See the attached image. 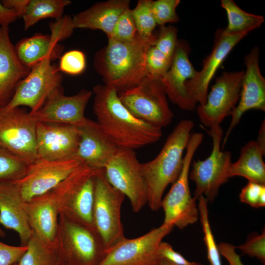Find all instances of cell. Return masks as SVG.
Masks as SVG:
<instances>
[{
  "mask_svg": "<svg viewBox=\"0 0 265 265\" xmlns=\"http://www.w3.org/2000/svg\"><path fill=\"white\" fill-rule=\"evenodd\" d=\"M92 93L96 122L119 148L134 150L153 144L161 137V128L132 115L113 87L98 84Z\"/></svg>",
  "mask_w": 265,
  "mask_h": 265,
  "instance_id": "6da1fadb",
  "label": "cell"
},
{
  "mask_svg": "<svg viewBox=\"0 0 265 265\" xmlns=\"http://www.w3.org/2000/svg\"><path fill=\"white\" fill-rule=\"evenodd\" d=\"M157 34L144 38L138 34L132 40L120 42L108 39L107 45L95 55L93 65L104 84L118 94L140 83L147 76L146 58L155 45Z\"/></svg>",
  "mask_w": 265,
  "mask_h": 265,
  "instance_id": "7a4b0ae2",
  "label": "cell"
},
{
  "mask_svg": "<svg viewBox=\"0 0 265 265\" xmlns=\"http://www.w3.org/2000/svg\"><path fill=\"white\" fill-rule=\"evenodd\" d=\"M194 126L192 120L180 121L156 158L141 163L147 190V204L152 211H157L161 207L165 189L179 177L183 165L184 152Z\"/></svg>",
  "mask_w": 265,
  "mask_h": 265,
  "instance_id": "3957f363",
  "label": "cell"
},
{
  "mask_svg": "<svg viewBox=\"0 0 265 265\" xmlns=\"http://www.w3.org/2000/svg\"><path fill=\"white\" fill-rule=\"evenodd\" d=\"M53 246L61 265H100L107 252L96 229L61 215Z\"/></svg>",
  "mask_w": 265,
  "mask_h": 265,
  "instance_id": "277c9868",
  "label": "cell"
},
{
  "mask_svg": "<svg viewBox=\"0 0 265 265\" xmlns=\"http://www.w3.org/2000/svg\"><path fill=\"white\" fill-rule=\"evenodd\" d=\"M95 170L82 163L50 190L59 215L95 229L93 210Z\"/></svg>",
  "mask_w": 265,
  "mask_h": 265,
  "instance_id": "5b68a950",
  "label": "cell"
},
{
  "mask_svg": "<svg viewBox=\"0 0 265 265\" xmlns=\"http://www.w3.org/2000/svg\"><path fill=\"white\" fill-rule=\"evenodd\" d=\"M203 137L201 132L191 134L180 174L168 192L162 198L160 208L164 211L162 224L165 225L183 229L195 223L199 219L197 200L191 195L188 180L192 158Z\"/></svg>",
  "mask_w": 265,
  "mask_h": 265,
  "instance_id": "8992f818",
  "label": "cell"
},
{
  "mask_svg": "<svg viewBox=\"0 0 265 265\" xmlns=\"http://www.w3.org/2000/svg\"><path fill=\"white\" fill-rule=\"evenodd\" d=\"M125 197L109 183L104 168L95 170L93 223L107 251L125 238L121 220Z\"/></svg>",
  "mask_w": 265,
  "mask_h": 265,
  "instance_id": "52a82bcc",
  "label": "cell"
},
{
  "mask_svg": "<svg viewBox=\"0 0 265 265\" xmlns=\"http://www.w3.org/2000/svg\"><path fill=\"white\" fill-rule=\"evenodd\" d=\"M118 95L128 110L145 122L162 129L173 120L174 114L160 79L146 76L137 85Z\"/></svg>",
  "mask_w": 265,
  "mask_h": 265,
  "instance_id": "ba28073f",
  "label": "cell"
},
{
  "mask_svg": "<svg viewBox=\"0 0 265 265\" xmlns=\"http://www.w3.org/2000/svg\"><path fill=\"white\" fill-rule=\"evenodd\" d=\"M208 132L212 139L211 153L204 160L193 162L189 179L195 184L193 197L196 200L203 196L212 202L217 196L220 186L230 179L232 155L228 151L221 150L223 132L220 125L210 128Z\"/></svg>",
  "mask_w": 265,
  "mask_h": 265,
  "instance_id": "9c48e42d",
  "label": "cell"
},
{
  "mask_svg": "<svg viewBox=\"0 0 265 265\" xmlns=\"http://www.w3.org/2000/svg\"><path fill=\"white\" fill-rule=\"evenodd\" d=\"M37 123L32 114L20 107H0V147L28 165L34 163Z\"/></svg>",
  "mask_w": 265,
  "mask_h": 265,
  "instance_id": "30bf717a",
  "label": "cell"
},
{
  "mask_svg": "<svg viewBox=\"0 0 265 265\" xmlns=\"http://www.w3.org/2000/svg\"><path fill=\"white\" fill-rule=\"evenodd\" d=\"M104 170L109 183L129 199L133 212H139L147 203V190L134 150L119 148Z\"/></svg>",
  "mask_w": 265,
  "mask_h": 265,
  "instance_id": "8fae6325",
  "label": "cell"
},
{
  "mask_svg": "<svg viewBox=\"0 0 265 265\" xmlns=\"http://www.w3.org/2000/svg\"><path fill=\"white\" fill-rule=\"evenodd\" d=\"M52 60L45 58L32 67L27 75L18 85L14 94L5 107H28L34 113L44 105L50 95L62 87V73Z\"/></svg>",
  "mask_w": 265,
  "mask_h": 265,
  "instance_id": "7c38bea8",
  "label": "cell"
},
{
  "mask_svg": "<svg viewBox=\"0 0 265 265\" xmlns=\"http://www.w3.org/2000/svg\"><path fill=\"white\" fill-rule=\"evenodd\" d=\"M244 72H224L216 78L205 103L196 108L203 126L210 128L219 126L231 115L239 100Z\"/></svg>",
  "mask_w": 265,
  "mask_h": 265,
  "instance_id": "4fadbf2b",
  "label": "cell"
},
{
  "mask_svg": "<svg viewBox=\"0 0 265 265\" xmlns=\"http://www.w3.org/2000/svg\"><path fill=\"white\" fill-rule=\"evenodd\" d=\"M173 229L162 224L138 238L125 237L107 251L100 265H157L159 245Z\"/></svg>",
  "mask_w": 265,
  "mask_h": 265,
  "instance_id": "5bb4252c",
  "label": "cell"
},
{
  "mask_svg": "<svg viewBox=\"0 0 265 265\" xmlns=\"http://www.w3.org/2000/svg\"><path fill=\"white\" fill-rule=\"evenodd\" d=\"M81 164L75 158L36 160L28 165L25 174L16 182L23 199L26 202L55 187Z\"/></svg>",
  "mask_w": 265,
  "mask_h": 265,
  "instance_id": "9a60e30c",
  "label": "cell"
},
{
  "mask_svg": "<svg viewBox=\"0 0 265 265\" xmlns=\"http://www.w3.org/2000/svg\"><path fill=\"white\" fill-rule=\"evenodd\" d=\"M259 54V48L255 46L244 58L246 70L239 98L230 115L231 120L223 139L222 148L245 112L250 109L265 110V79L260 69Z\"/></svg>",
  "mask_w": 265,
  "mask_h": 265,
  "instance_id": "2e32d148",
  "label": "cell"
},
{
  "mask_svg": "<svg viewBox=\"0 0 265 265\" xmlns=\"http://www.w3.org/2000/svg\"><path fill=\"white\" fill-rule=\"evenodd\" d=\"M248 34H227L223 29L216 31L212 51L204 60L202 69L186 82L187 95L194 105L205 103L209 84L216 70L233 48Z\"/></svg>",
  "mask_w": 265,
  "mask_h": 265,
  "instance_id": "e0dca14e",
  "label": "cell"
},
{
  "mask_svg": "<svg viewBox=\"0 0 265 265\" xmlns=\"http://www.w3.org/2000/svg\"><path fill=\"white\" fill-rule=\"evenodd\" d=\"M79 141L77 126L58 123H37V160H54L75 158Z\"/></svg>",
  "mask_w": 265,
  "mask_h": 265,
  "instance_id": "ac0fdd59",
  "label": "cell"
},
{
  "mask_svg": "<svg viewBox=\"0 0 265 265\" xmlns=\"http://www.w3.org/2000/svg\"><path fill=\"white\" fill-rule=\"evenodd\" d=\"M92 91L82 89L72 96L64 94L62 87L54 91L36 112L31 113L37 122L78 126L86 117L84 112Z\"/></svg>",
  "mask_w": 265,
  "mask_h": 265,
  "instance_id": "d6986e66",
  "label": "cell"
},
{
  "mask_svg": "<svg viewBox=\"0 0 265 265\" xmlns=\"http://www.w3.org/2000/svg\"><path fill=\"white\" fill-rule=\"evenodd\" d=\"M77 127L79 141L75 158L92 168H104L119 147L95 121L86 117Z\"/></svg>",
  "mask_w": 265,
  "mask_h": 265,
  "instance_id": "ffe728a7",
  "label": "cell"
},
{
  "mask_svg": "<svg viewBox=\"0 0 265 265\" xmlns=\"http://www.w3.org/2000/svg\"><path fill=\"white\" fill-rule=\"evenodd\" d=\"M190 48L188 43L178 40L171 66L160 79L167 97L179 108L191 111L196 108L189 99L186 82L197 73L189 58Z\"/></svg>",
  "mask_w": 265,
  "mask_h": 265,
  "instance_id": "44dd1931",
  "label": "cell"
},
{
  "mask_svg": "<svg viewBox=\"0 0 265 265\" xmlns=\"http://www.w3.org/2000/svg\"><path fill=\"white\" fill-rule=\"evenodd\" d=\"M25 203L16 181L0 182V224L16 232L22 246L26 245L33 235Z\"/></svg>",
  "mask_w": 265,
  "mask_h": 265,
  "instance_id": "7402d4cb",
  "label": "cell"
},
{
  "mask_svg": "<svg viewBox=\"0 0 265 265\" xmlns=\"http://www.w3.org/2000/svg\"><path fill=\"white\" fill-rule=\"evenodd\" d=\"M30 69L18 59L9 34L8 27H0V107L7 105Z\"/></svg>",
  "mask_w": 265,
  "mask_h": 265,
  "instance_id": "603a6c76",
  "label": "cell"
},
{
  "mask_svg": "<svg viewBox=\"0 0 265 265\" xmlns=\"http://www.w3.org/2000/svg\"><path fill=\"white\" fill-rule=\"evenodd\" d=\"M25 208L33 235L45 243L53 245L59 212L50 191L26 202Z\"/></svg>",
  "mask_w": 265,
  "mask_h": 265,
  "instance_id": "cb8c5ba5",
  "label": "cell"
},
{
  "mask_svg": "<svg viewBox=\"0 0 265 265\" xmlns=\"http://www.w3.org/2000/svg\"><path fill=\"white\" fill-rule=\"evenodd\" d=\"M129 0H108L97 2L89 8L76 14L72 17L74 28L100 30L108 39L120 15L130 8Z\"/></svg>",
  "mask_w": 265,
  "mask_h": 265,
  "instance_id": "d4e9b609",
  "label": "cell"
},
{
  "mask_svg": "<svg viewBox=\"0 0 265 265\" xmlns=\"http://www.w3.org/2000/svg\"><path fill=\"white\" fill-rule=\"evenodd\" d=\"M58 42V39L51 34L36 33L22 39L14 48L20 62L31 69L45 58H49L53 61L60 58L64 47Z\"/></svg>",
  "mask_w": 265,
  "mask_h": 265,
  "instance_id": "484cf974",
  "label": "cell"
},
{
  "mask_svg": "<svg viewBox=\"0 0 265 265\" xmlns=\"http://www.w3.org/2000/svg\"><path fill=\"white\" fill-rule=\"evenodd\" d=\"M265 155L256 141H250L241 149L238 160L232 162L229 171V178L240 176L248 181L265 185Z\"/></svg>",
  "mask_w": 265,
  "mask_h": 265,
  "instance_id": "4316f807",
  "label": "cell"
},
{
  "mask_svg": "<svg viewBox=\"0 0 265 265\" xmlns=\"http://www.w3.org/2000/svg\"><path fill=\"white\" fill-rule=\"evenodd\" d=\"M221 6L227 15L228 25L223 29L226 34L249 33L259 27L265 21L263 16L245 12L233 0H221Z\"/></svg>",
  "mask_w": 265,
  "mask_h": 265,
  "instance_id": "83f0119b",
  "label": "cell"
},
{
  "mask_svg": "<svg viewBox=\"0 0 265 265\" xmlns=\"http://www.w3.org/2000/svg\"><path fill=\"white\" fill-rule=\"evenodd\" d=\"M71 3L69 0H30L23 17L24 29L27 30L44 19L61 18L65 8Z\"/></svg>",
  "mask_w": 265,
  "mask_h": 265,
  "instance_id": "f1b7e54d",
  "label": "cell"
},
{
  "mask_svg": "<svg viewBox=\"0 0 265 265\" xmlns=\"http://www.w3.org/2000/svg\"><path fill=\"white\" fill-rule=\"evenodd\" d=\"M18 265H61L52 245L42 241L32 235Z\"/></svg>",
  "mask_w": 265,
  "mask_h": 265,
  "instance_id": "f546056e",
  "label": "cell"
},
{
  "mask_svg": "<svg viewBox=\"0 0 265 265\" xmlns=\"http://www.w3.org/2000/svg\"><path fill=\"white\" fill-rule=\"evenodd\" d=\"M199 218H200L204 233L203 240L206 247L207 258L210 265H222L219 251L212 229L209 218L208 201L203 196L198 199Z\"/></svg>",
  "mask_w": 265,
  "mask_h": 265,
  "instance_id": "4dcf8cb0",
  "label": "cell"
},
{
  "mask_svg": "<svg viewBox=\"0 0 265 265\" xmlns=\"http://www.w3.org/2000/svg\"><path fill=\"white\" fill-rule=\"evenodd\" d=\"M28 165L20 158L0 147V182L20 179Z\"/></svg>",
  "mask_w": 265,
  "mask_h": 265,
  "instance_id": "1f68e13d",
  "label": "cell"
},
{
  "mask_svg": "<svg viewBox=\"0 0 265 265\" xmlns=\"http://www.w3.org/2000/svg\"><path fill=\"white\" fill-rule=\"evenodd\" d=\"M152 2L151 0H139L132 9L137 33L144 38L152 36L157 25L152 11Z\"/></svg>",
  "mask_w": 265,
  "mask_h": 265,
  "instance_id": "d6a6232c",
  "label": "cell"
},
{
  "mask_svg": "<svg viewBox=\"0 0 265 265\" xmlns=\"http://www.w3.org/2000/svg\"><path fill=\"white\" fill-rule=\"evenodd\" d=\"M172 60L154 45L151 46L147 52L146 58V76L161 79L169 69Z\"/></svg>",
  "mask_w": 265,
  "mask_h": 265,
  "instance_id": "836d02e7",
  "label": "cell"
},
{
  "mask_svg": "<svg viewBox=\"0 0 265 265\" xmlns=\"http://www.w3.org/2000/svg\"><path fill=\"white\" fill-rule=\"evenodd\" d=\"M137 34L132 9L128 8L118 18L111 35L108 39L111 38L120 42H127L133 40Z\"/></svg>",
  "mask_w": 265,
  "mask_h": 265,
  "instance_id": "e575fe53",
  "label": "cell"
},
{
  "mask_svg": "<svg viewBox=\"0 0 265 265\" xmlns=\"http://www.w3.org/2000/svg\"><path fill=\"white\" fill-rule=\"evenodd\" d=\"M180 0H152V11L157 25L164 26L168 23H177L179 17L176 13V8Z\"/></svg>",
  "mask_w": 265,
  "mask_h": 265,
  "instance_id": "d590c367",
  "label": "cell"
},
{
  "mask_svg": "<svg viewBox=\"0 0 265 265\" xmlns=\"http://www.w3.org/2000/svg\"><path fill=\"white\" fill-rule=\"evenodd\" d=\"M86 65L85 54L81 51L73 50L61 55L58 68L61 73L77 75L85 70Z\"/></svg>",
  "mask_w": 265,
  "mask_h": 265,
  "instance_id": "8d00e7d4",
  "label": "cell"
},
{
  "mask_svg": "<svg viewBox=\"0 0 265 265\" xmlns=\"http://www.w3.org/2000/svg\"><path fill=\"white\" fill-rule=\"evenodd\" d=\"M177 42V28L172 26H162L157 34L154 46L167 57L172 59Z\"/></svg>",
  "mask_w": 265,
  "mask_h": 265,
  "instance_id": "74e56055",
  "label": "cell"
},
{
  "mask_svg": "<svg viewBox=\"0 0 265 265\" xmlns=\"http://www.w3.org/2000/svg\"><path fill=\"white\" fill-rule=\"evenodd\" d=\"M240 201L251 207L258 208L265 206V185L248 181L241 189Z\"/></svg>",
  "mask_w": 265,
  "mask_h": 265,
  "instance_id": "f35d334b",
  "label": "cell"
},
{
  "mask_svg": "<svg viewBox=\"0 0 265 265\" xmlns=\"http://www.w3.org/2000/svg\"><path fill=\"white\" fill-rule=\"evenodd\" d=\"M243 254L257 258L263 265L265 264V231L255 234L248 238L246 242L236 247Z\"/></svg>",
  "mask_w": 265,
  "mask_h": 265,
  "instance_id": "ab89813d",
  "label": "cell"
},
{
  "mask_svg": "<svg viewBox=\"0 0 265 265\" xmlns=\"http://www.w3.org/2000/svg\"><path fill=\"white\" fill-rule=\"evenodd\" d=\"M51 34L55 36L59 41L69 38L72 34L74 29L72 18L68 15L63 16L61 18L49 24Z\"/></svg>",
  "mask_w": 265,
  "mask_h": 265,
  "instance_id": "60d3db41",
  "label": "cell"
},
{
  "mask_svg": "<svg viewBox=\"0 0 265 265\" xmlns=\"http://www.w3.org/2000/svg\"><path fill=\"white\" fill-rule=\"evenodd\" d=\"M159 258L164 259L176 265H201L199 263L190 262L181 254L175 251L168 242L161 241L159 246Z\"/></svg>",
  "mask_w": 265,
  "mask_h": 265,
  "instance_id": "b9f144b4",
  "label": "cell"
},
{
  "mask_svg": "<svg viewBox=\"0 0 265 265\" xmlns=\"http://www.w3.org/2000/svg\"><path fill=\"white\" fill-rule=\"evenodd\" d=\"M26 249V245L12 246L0 241V265H12L18 263Z\"/></svg>",
  "mask_w": 265,
  "mask_h": 265,
  "instance_id": "7bdbcfd3",
  "label": "cell"
},
{
  "mask_svg": "<svg viewBox=\"0 0 265 265\" xmlns=\"http://www.w3.org/2000/svg\"><path fill=\"white\" fill-rule=\"evenodd\" d=\"M217 247L220 255L226 258L229 265H244L240 256L235 251L236 246L230 243L221 242L217 245Z\"/></svg>",
  "mask_w": 265,
  "mask_h": 265,
  "instance_id": "ee69618b",
  "label": "cell"
},
{
  "mask_svg": "<svg viewBox=\"0 0 265 265\" xmlns=\"http://www.w3.org/2000/svg\"><path fill=\"white\" fill-rule=\"evenodd\" d=\"M30 0H2V4L7 8L13 10L18 18L23 17Z\"/></svg>",
  "mask_w": 265,
  "mask_h": 265,
  "instance_id": "f6af8a7d",
  "label": "cell"
},
{
  "mask_svg": "<svg viewBox=\"0 0 265 265\" xmlns=\"http://www.w3.org/2000/svg\"><path fill=\"white\" fill-rule=\"evenodd\" d=\"M18 17L15 11L4 6L0 1V27H8Z\"/></svg>",
  "mask_w": 265,
  "mask_h": 265,
  "instance_id": "bcb514c9",
  "label": "cell"
},
{
  "mask_svg": "<svg viewBox=\"0 0 265 265\" xmlns=\"http://www.w3.org/2000/svg\"><path fill=\"white\" fill-rule=\"evenodd\" d=\"M260 149L265 155V120L263 121L259 131L257 140L256 141Z\"/></svg>",
  "mask_w": 265,
  "mask_h": 265,
  "instance_id": "7dc6e473",
  "label": "cell"
},
{
  "mask_svg": "<svg viewBox=\"0 0 265 265\" xmlns=\"http://www.w3.org/2000/svg\"><path fill=\"white\" fill-rule=\"evenodd\" d=\"M157 265H176L173 264L172 263L164 259L160 258L159 260ZM201 265H202V264Z\"/></svg>",
  "mask_w": 265,
  "mask_h": 265,
  "instance_id": "c3c4849f",
  "label": "cell"
},
{
  "mask_svg": "<svg viewBox=\"0 0 265 265\" xmlns=\"http://www.w3.org/2000/svg\"><path fill=\"white\" fill-rule=\"evenodd\" d=\"M5 236V233L0 227V237H4Z\"/></svg>",
  "mask_w": 265,
  "mask_h": 265,
  "instance_id": "681fc988",
  "label": "cell"
},
{
  "mask_svg": "<svg viewBox=\"0 0 265 265\" xmlns=\"http://www.w3.org/2000/svg\"><path fill=\"white\" fill-rule=\"evenodd\" d=\"M12 265H18V263H15V264H13Z\"/></svg>",
  "mask_w": 265,
  "mask_h": 265,
  "instance_id": "f907efd6",
  "label": "cell"
}]
</instances>
